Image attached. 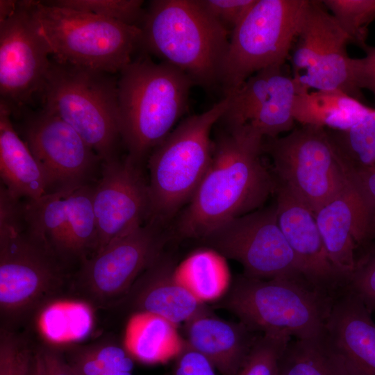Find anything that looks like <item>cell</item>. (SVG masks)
<instances>
[{"instance_id": "cell-1", "label": "cell", "mask_w": 375, "mask_h": 375, "mask_svg": "<svg viewBox=\"0 0 375 375\" xmlns=\"http://www.w3.org/2000/svg\"><path fill=\"white\" fill-rule=\"evenodd\" d=\"M264 140L242 130L219 131L210 166L178 219L182 236L203 240L231 219L259 209L276 190L261 158Z\"/></svg>"}, {"instance_id": "cell-2", "label": "cell", "mask_w": 375, "mask_h": 375, "mask_svg": "<svg viewBox=\"0 0 375 375\" xmlns=\"http://www.w3.org/2000/svg\"><path fill=\"white\" fill-rule=\"evenodd\" d=\"M117 81L119 130L126 155L141 166L187 111L195 85L183 72L147 54L133 60Z\"/></svg>"}, {"instance_id": "cell-3", "label": "cell", "mask_w": 375, "mask_h": 375, "mask_svg": "<svg viewBox=\"0 0 375 375\" xmlns=\"http://www.w3.org/2000/svg\"><path fill=\"white\" fill-rule=\"evenodd\" d=\"M140 28L145 51L183 72L194 85H220L230 33L197 0L151 1Z\"/></svg>"}, {"instance_id": "cell-4", "label": "cell", "mask_w": 375, "mask_h": 375, "mask_svg": "<svg viewBox=\"0 0 375 375\" xmlns=\"http://www.w3.org/2000/svg\"><path fill=\"white\" fill-rule=\"evenodd\" d=\"M65 265L26 226L23 201L0 187V310L8 322L41 308L62 287Z\"/></svg>"}, {"instance_id": "cell-5", "label": "cell", "mask_w": 375, "mask_h": 375, "mask_svg": "<svg viewBox=\"0 0 375 375\" xmlns=\"http://www.w3.org/2000/svg\"><path fill=\"white\" fill-rule=\"evenodd\" d=\"M117 81L114 74L72 65L51 57L39 94L42 108L69 124L102 162L119 157Z\"/></svg>"}, {"instance_id": "cell-6", "label": "cell", "mask_w": 375, "mask_h": 375, "mask_svg": "<svg viewBox=\"0 0 375 375\" xmlns=\"http://www.w3.org/2000/svg\"><path fill=\"white\" fill-rule=\"evenodd\" d=\"M40 33L51 57L72 65L120 72L142 48L140 26L92 13L27 0Z\"/></svg>"}, {"instance_id": "cell-7", "label": "cell", "mask_w": 375, "mask_h": 375, "mask_svg": "<svg viewBox=\"0 0 375 375\" xmlns=\"http://www.w3.org/2000/svg\"><path fill=\"white\" fill-rule=\"evenodd\" d=\"M231 94L206 111L182 120L148 158L149 220L160 224L188 203L212 160L211 130L228 109Z\"/></svg>"}, {"instance_id": "cell-8", "label": "cell", "mask_w": 375, "mask_h": 375, "mask_svg": "<svg viewBox=\"0 0 375 375\" xmlns=\"http://www.w3.org/2000/svg\"><path fill=\"white\" fill-rule=\"evenodd\" d=\"M225 297L223 306L253 332L296 339L320 336L333 299L303 278L244 274L235 278Z\"/></svg>"}, {"instance_id": "cell-9", "label": "cell", "mask_w": 375, "mask_h": 375, "mask_svg": "<svg viewBox=\"0 0 375 375\" xmlns=\"http://www.w3.org/2000/svg\"><path fill=\"white\" fill-rule=\"evenodd\" d=\"M308 0H256L229 36L220 85L225 95L255 73L285 64Z\"/></svg>"}, {"instance_id": "cell-10", "label": "cell", "mask_w": 375, "mask_h": 375, "mask_svg": "<svg viewBox=\"0 0 375 375\" xmlns=\"http://www.w3.org/2000/svg\"><path fill=\"white\" fill-rule=\"evenodd\" d=\"M263 152L271 156L279 183L314 214L349 177V166L324 128L302 126L283 137L266 138Z\"/></svg>"}, {"instance_id": "cell-11", "label": "cell", "mask_w": 375, "mask_h": 375, "mask_svg": "<svg viewBox=\"0 0 375 375\" xmlns=\"http://www.w3.org/2000/svg\"><path fill=\"white\" fill-rule=\"evenodd\" d=\"M294 42L292 76L298 90H336L361 100L349 39L322 1L308 0Z\"/></svg>"}, {"instance_id": "cell-12", "label": "cell", "mask_w": 375, "mask_h": 375, "mask_svg": "<svg viewBox=\"0 0 375 375\" xmlns=\"http://www.w3.org/2000/svg\"><path fill=\"white\" fill-rule=\"evenodd\" d=\"M13 118L20 119L14 126L46 174L49 194H67L97 181L102 160L62 119L29 107Z\"/></svg>"}, {"instance_id": "cell-13", "label": "cell", "mask_w": 375, "mask_h": 375, "mask_svg": "<svg viewBox=\"0 0 375 375\" xmlns=\"http://www.w3.org/2000/svg\"><path fill=\"white\" fill-rule=\"evenodd\" d=\"M203 240L224 258L240 262L245 276L304 279L279 226L275 205L233 219Z\"/></svg>"}, {"instance_id": "cell-14", "label": "cell", "mask_w": 375, "mask_h": 375, "mask_svg": "<svg viewBox=\"0 0 375 375\" xmlns=\"http://www.w3.org/2000/svg\"><path fill=\"white\" fill-rule=\"evenodd\" d=\"M160 226L149 220L83 259L76 274L77 287L97 305H116L163 252L166 238Z\"/></svg>"}, {"instance_id": "cell-15", "label": "cell", "mask_w": 375, "mask_h": 375, "mask_svg": "<svg viewBox=\"0 0 375 375\" xmlns=\"http://www.w3.org/2000/svg\"><path fill=\"white\" fill-rule=\"evenodd\" d=\"M50 48L40 33L27 0L0 19V101L12 117L39 97L49 69Z\"/></svg>"}, {"instance_id": "cell-16", "label": "cell", "mask_w": 375, "mask_h": 375, "mask_svg": "<svg viewBox=\"0 0 375 375\" xmlns=\"http://www.w3.org/2000/svg\"><path fill=\"white\" fill-rule=\"evenodd\" d=\"M94 185L23 201L26 227L65 265L74 260L81 262L97 251Z\"/></svg>"}, {"instance_id": "cell-17", "label": "cell", "mask_w": 375, "mask_h": 375, "mask_svg": "<svg viewBox=\"0 0 375 375\" xmlns=\"http://www.w3.org/2000/svg\"><path fill=\"white\" fill-rule=\"evenodd\" d=\"M284 65L263 69L231 92L229 106L219 122L225 128L275 138L293 128L297 85Z\"/></svg>"}, {"instance_id": "cell-18", "label": "cell", "mask_w": 375, "mask_h": 375, "mask_svg": "<svg viewBox=\"0 0 375 375\" xmlns=\"http://www.w3.org/2000/svg\"><path fill=\"white\" fill-rule=\"evenodd\" d=\"M92 204L98 236L96 253L149 220L148 183L140 166L126 156L103 162Z\"/></svg>"}, {"instance_id": "cell-19", "label": "cell", "mask_w": 375, "mask_h": 375, "mask_svg": "<svg viewBox=\"0 0 375 375\" xmlns=\"http://www.w3.org/2000/svg\"><path fill=\"white\" fill-rule=\"evenodd\" d=\"M279 226L299 264L304 279L313 288L334 297L346 281L331 263L315 214L286 186L276 187Z\"/></svg>"}, {"instance_id": "cell-20", "label": "cell", "mask_w": 375, "mask_h": 375, "mask_svg": "<svg viewBox=\"0 0 375 375\" xmlns=\"http://www.w3.org/2000/svg\"><path fill=\"white\" fill-rule=\"evenodd\" d=\"M315 217L328 258L347 284L357 265L358 249L374 239L368 209L350 176Z\"/></svg>"}, {"instance_id": "cell-21", "label": "cell", "mask_w": 375, "mask_h": 375, "mask_svg": "<svg viewBox=\"0 0 375 375\" xmlns=\"http://www.w3.org/2000/svg\"><path fill=\"white\" fill-rule=\"evenodd\" d=\"M372 312L344 288L333 297L321 337L347 375H375Z\"/></svg>"}, {"instance_id": "cell-22", "label": "cell", "mask_w": 375, "mask_h": 375, "mask_svg": "<svg viewBox=\"0 0 375 375\" xmlns=\"http://www.w3.org/2000/svg\"><path fill=\"white\" fill-rule=\"evenodd\" d=\"M176 266L164 251L137 278L127 294L116 305L133 312H148L177 326L207 308L177 281Z\"/></svg>"}, {"instance_id": "cell-23", "label": "cell", "mask_w": 375, "mask_h": 375, "mask_svg": "<svg viewBox=\"0 0 375 375\" xmlns=\"http://www.w3.org/2000/svg\"><path fill=\"white\" fill-rule=\"evenodd\" d=\"M186 344L207 358L221 375H237L257 338L241 322L213 315L208 308L184 323Z\"/></svg>"}, {"instance_id": "cell-24", "label": "cell", "mask_w": 375, "mask_h": 375, "mask_svg": "<svg viewBox=\"0 0 375 375\" xmlns=\"http://www.w3.org/2000/svg\"><path fill=\"white\" fill-rule=\"evenodd\" d=\"M0 176L16 198L33 200L49 192L46 174L17 132L8 106L0 101Z\"/></svg>"}, {"instance_id": "cell-25", "label": "cell", "mask_w": 375, "mask_h": 375, "mask_svg": "<svg viewBox=\"0 0 375 375\" xmlns=\"http://www.w3.org/2000/svg\"><path fill=\"white\" fill-rule=\"evenodd\" d=\"M185 345L178 326L159 315L135 312L126 324L123 346L135 361L164 363L174 360Z\"/></svg>"}, {"instance_id": "cell-26", "label": "cell", "mask_w": 375, "mask_h": 375, "mask_svg": "<svg viewBox=\"0 0 375 375\" xmlns=\"http://www.w3.org/2000/svg\"><path fill=\"white\" fill-rule=\"evenodd\" d=\"M372 108L340 91L299 90L294 101L293 116L302 126L344 131L358 123Z\"/></svg>"}, {"instance_id": "cell-27", "label": "cell", "mask_w": 375, "mask_h": 375, "mask_svg": "<svg viewBox=\"0 0 375 375\" xmlns=\"http://www.w3.org/2000/svg\"><path fill=\"white\" fill-rule=\"evenodd\" d=\"M224 259L212 249L197 251L176 266V279L198 301H217L227 294L232 284Z\"/></svg>"}, {"instance_id": "cell-28", "label": "cell", "mask_w": 375, "mask_h": 375, "mask_svg": "<svg viewBox=\"0 0 375 375\" xmlns=\"http://www.w3.org/2000/svg\"><path fill=\"white\" fill-rule=\"evenodd\" d=\"M37 318L42 336L53 347L69 345L85 339L94 324L92 307L78 300H53L42 306Z\"/></svg>"}, {"instance_id": "cell-29", "label": "cell", "mask_w": 375, "mask_h": 375, "mask_svg": "<svg viewBox=\"0 0 375 375\" xmlns=\"http://www.w3.org/2000/svg\"><path fill=\"white\" fill-rule=\"evenodd\" d=\"M279 375H347L321 335L290 341L279 360Z\"/></svg>"}, {"instance_id": "cell-30", "label": "cell", "mask_w": 375, "mask_h": 375, "mask_svg": "<svg viewBox=\"0 0 375 375\" xmlns=\"http://www.w3.org/2000/svg\"><path fill=\"white\" fill-rule=\"evenodd\" d=\"M65 358L76 375H133L135 360L114 342L76 346Z\"/></svg>"}, {"instance_id": "cell-31", "label": "cell", "mask_w": 375, "mask_h": 375, "mask_svg": "<svg viewBox=\"0 0 375 375\" xmlns=\"http://www.w3.org/2000/svg\"><path fill=\"white\" fill-rule=\"evenodd\" d=\"M328 133L348 166L362 169L375 165V108L349 129Z\"/></svg>"}, {"instance_id": "cell-32", "label": "cell", "mask_w": 375, "mask_h": 375, "mask_svg": "<svg viewBox=\"0 0 375 375\" xmlns=\"http://www.w3.org/2000/svg\"><path fill=\"white\" fill-rule=\"evenodd\" d=\"M322 2L349 41L364 48L367 45V26L375 19V0H323Z\"/></svg>"}, {"instance_id": "cell-33", "label": "cell", "mask_w": 375, "mask_h": 375, "mask_svg": "<svg viewBox=\"0 0 375 375\" xmlns=\"http://www.w3.org/2000/svg\"><path fill=\"white\" fill-rule=\"evenodd\" d=\"M45 3L92 13L124 24L140 26L146 10L141 0H53Z\"/></svg>"}, {"instance_id": "cell-34", "label": "cell", "mask_w": 375, "mask_h": 375, "mask_svg": "<svg viewBox=\"0 0 375 375\" xmlns=\"http://www.w3.org/2000/svg\"><path fill=\"white\" fill-rule=\"evenodd\" d=\"M291 337L262 334L254 344L237 375H279V360Z\"/></svg>"}, {"instance_id": "cell-35", "label": "cell", "mask_w": 375, "mask_h": 375, "mask_svg": "<svg viewBox=\"0 0 375 375\" xmlns=\"http://www.w3.org/2000/svg\"><path fill=\"white\" fill-rule=\"evenodd\" d=\"M35 351L15 333L3 329L0 338V375H30Z\"/></svg>"}, {"instance_id": "cell-36", "label": "cell", "mask_w": 375, "mask_h": 375, "mask_svg": "<svg viewBox=\"0 0 375 375\" xmlns=\"http://www.w3.org/2000/svg\"><path fill=\"white\" fill-rule=\"evenodd\" d=\"M346 288L358 296L371 312L375 310V250L358 259Z\"/></svg>"}, {"instance_id": "cell-37", "label": "cell", "mask_w": 375, "mask_h": 375, "mask_svg": "<svg viewBox=\"0 0 375 375\" xmlns=\"http://www.w3.org/2000/svg\"><path fill=\"white\" fill-rule=\"evenodd\" d=\"M200 6L230 34L256 0H197Z\"/></svg>"}, {"instance_id": "cell-38", "label": "cell", "mask_w": 375, "mask_h": 375, "mask_svg": "<svg viewBox=\"0 0 375 375\" xmlns=\"http://www.w3.org/2000/svg\"><path fill=\"white\" fill-rule=\"evenodd\" d=\"M174 360L172 375H217L216 369L212 363L186 343Z\"/></svg>"}, {"instance_id": "cell-39", "label": "cell", "mask_w": 375, "mask_h": 375, "mask_svg": "<svg viewBox=\"0 0 375 375\" xmlns=\"http://www.w3.org/2000/svg\"><path fill=\"white\" fill-rule=\"evenodd\" d=\"M349 170L350 178L368 209L375 238V165L362 169L349 166Z\"/></svg>"}, {"instance_id": "cell-40", "label": "cell", "mask_w": 375, "mask_h": 375, "mask_svg": "<svg viewBox=\"0 0 375 375\" xmlns=\"http://www.w3.org/2000/svg\"><path fill=\"white\" fill-rule=\"evenodd\" d=\"M36 352L41 375H76L64 354L53 347L41 348Z\"/></svg>"}, {"instance_id": "cell-41", "label": "cell", "mask_w": 375, "mask_h": 375, "mask_svg": "<svg viewBox=\"0 0 375 375\" xmlns=\"http://www.w3.org/2000/svg\"><path fill=\"white\" fill-rule=\"evenodd\" d=\"M365 56L356 58V78L358 88L367 89L375 95V47L366 45L362 48Z\"/></svg>"}, {"instance_id": "cell-42", "label": "cell", "mask_w": 375, "mask_h": 375, "mask_svg": "<svg viewBox=\"0 0 375 375\" xmlns=\"http://www.w3.org/2000/svg\"><path fill=\"white\" fill-rule=\"evenodd\" d=\"M30 375H41L40 360L36 351H35Z\"/></svg>"}]
</instances>
